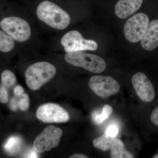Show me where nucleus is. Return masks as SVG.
<instances>
[{
	"label": "nucleus",
	"instance_id": "obj_1",
	"mask_svg": "<svg viewBox=\"0 0 158 158\" xmlns=\"http://www.w3.org/2000/svg\"><path fill=\"white\" fill-rule=\"evenodd\" d=\"M36 12L40 20L57 30H64L70 23L68 13L51 0L41 1L38 4Z\"/></svg>",
	"mask_w": 158,
	"mask_h": 158
},
{
	"label": "nucleus",
	"instance_id": "obj_2",
	"mask_svg": "<svg viewBox=\"0 0 158 158\" xmlns=\"http://www.w3.org/2000/svg\"><path fill=\"white\" fill-rule=\"evenodd\" d=\"M56 73L52 64L46 62H36L30 65L25 73L26 84L31 90H36L51 79Z\"/></svg>",
	"mask_w": 158,
	"mask_h": 158
},
{
	"label": "nucleus",
	"instance_id": "obj_3",
	"mask_svg": "<svg viewBox=\"0 0 158 158\" xmlns=\"http://www.w3.org/2000/svg\"><path fill=\"white\" fill-rule=\"evenodd\" d=\"M65 59L71 65L85 69L93 73H101L106 67V62L101 57L84 51L67 53Z\"/></svg>",
	"mask_w": 158,
	"mask_h": 158
},
{
	"label": "nucleus",
	"instance_id": "obj_4",
	"mask_svg": "<svg viewBox=\"0 0 158 158\" xmlns=\"http://www.w3.org/2000/svg\"><path fill=\"white\" fill-rule=\"evenodd\" d=\"M0 27L3 31L14 40L25 42L31 37V27L25 20L17 16H9L0 22Z\"/></svg>",
	"mask_w": 158,
	"mask_h": 158
},
{
	"label": "nucleus",
	"instance_id": "obj_5",
	"mask_svg": "<svg viewBox=\"0 0 158 158\" xmlns=\"http://www.w3.org/2000/svg\"><path fill=\"white\" fill-rule=\"evenodd\" d=\"M149 19L146 14L137 13L127 20L125 24L123 31L125 37L130 42L141 41L148 27Z\"/></svg>",
	"mask_w": 158,
	"mask_h": 158
},
{
	"label": "nucleus",
	"instance_id": "obj_6",
	"mask_svg": "<svg viewBox=\"0 0 158 158\" xmlns=\"http://www.w3.org/2000/svg\"><path fill=\"white\" fill-rule=\"evenodd\" d=\"M62 135L61 129L54 126L47 127L34 140V150L38 153H42L57 147Z\"/></svg>",
	"mask_w": 158,
	"mask_h": 158
},
{
	"label": "nucleus",
	"instance_id": "obj_7",
	"mask_svg": "<svg viewBox=\"0 0 158 158\" xmlns=\"http://www.w3.org/2000/svg\"><path fill=\"white\" fill-rule=\"evenodd\" d=\"M61 43L67 53L95 51L98 47L96 41L92 40L85 39L81 34L77 31H72L66 33L62 37Z\"/></svg>",
	"mask_w": 158,
	"mask_h": 158
},
{
	"label": "nucleus",
	"instance_id": "obj_8",
	"mask_svg": "<svg viewBox=\"0 0 158 158\" xmlns=\"http://www.w3.org/2000/svg\"><path fill=\"white\" fill-rule=\"evenodd\" d=\"M89 86L95 94L102 98H106L118 93L120 86L112 77L94 76L90 78Z\"/></svg>",
	"mask_w": 158,
	"mask_h": 158
},
{
	"label": "nucleus",
	"instance_id": "obj_9",
	"mask_svg": "<svg viewBox=\"0 0 158 158\" xmlns=\"http://www.w3.org/2000/svg\"><path fill=\"white\" fill-rule=\"evenodd\" d=\"M38 119L45 123H62L69 120V114L64 108L56 104H44L40 106L36 112Z\"/></svg>",
	"mask_w": 158,
	"mask_h": 158
},
{
	"label": "nucleus",
	"instance_id": "obj_10",
	"mask_svg": "<svg viewBox=\"0 0 158 158\" xmlns=\"http://www.w3.org/2000/svg\"><path fill=\"white\" fill-rule=\"evenodd\" d=\"M132 83L136 93L142 101L150 102L155 97V92L152 83L146 75L138 72L132 78Z\"/></svg>",
	"mask_w": 158,
	"mask_h": 158
},
{
	"label": "nucleus",
	"instance_id": "obj_11",
	"mask_svg": "<svg viewBox=\"0 0 158 158\" xmlns=\"http://www.w3.org/2000/svg\"><path fill=\"white\" fill-rule=\"evenodd\" d=\"M143 2V0H118L115 7V14L124 19L138 11Z\"/></svg>",
	"mask_w": 158,
	"mask_h": 158
},
{
	"label": "nucleus",
	"instance_id": "obj_12",
	"mask_svg": "<svg viewBox=\"0 0 158 158\" xmlns=\"http://www.w3.org/2000/svg\"><path fill=\"white\" fill-rule=\"evenodd\" d=\"M141 45L145 50L151 51L158 47V19L151 22L144 37L141 40Z\"/></svg>",
	"mask_w": 158,
	"mask_h": 158
},
{
	"label": "nucleus",
	"instance_id": "obj_13",
	"mask_svg": "<svg viewBox=\"0 0 158 158\" xmlns=\"http://www.w3.org/2000/svg\"><path fill=\"white\" fill-rule=\"evenodd\" d=\"M110 156L112 158H133L134 156L125 148L123 142L117 139L113 142L111 148Z\"/></svg>",
	"mask_w": 158,
	"mask_h": 158
},
{
	"label": "nucleus",
	"instance_id": "obj_14",
	"mask_svg": "<svg viewBox=\"0 0 158 158\" xmlns=\"http://www.w3.org/2000/svg\"><path fill=\"white\" fill-rule=\"evenodd\" d=\"M116 137H112L108 135L106 133L93 141L94 147L103 151L110 149L112 144L116 140Z\"/></svg>",
	"mask_w": 158,
	"mask_h": 158
},
{
	"label": "nucleus",
	"instance_id": "obj_15",
	"mask_svg": "<svg viewBox=\"0 0 158 158\" xmlns=\"http://www.w3.org/2000/svg\"><path fill=\"white\" fill-rule=\"evenodd\" d=\"M113 109L110 105H105L101 113L97 111L92 114V118L94 122L97 125L102 124L103 123L109 118L113 113Z\"/></svg>",
	"mask_w": 158,
	"mask_h": 158
},
{
	"label": "nucleus",
	"instance_id": "obj_16",
	"mask_svg": "<svg viewBox=\"0 0 158 158\" xmlns=\"http://www.w3.org/2000/svg\"><path fill=\"white\" fill-rule=\"evenodd\" d=\"M14 40L4 31L0 30V52H8L14 48Z\"/></svg>",
	"mask_w": 158,
	"mask_h": 158
},
{
	"label": "nucleus",
	"instance_id": "obj_17",
	"mask_svg": "<svg viewBox=\"0 0 158 158\" xmlns=\"http://www.w3.org/2000/svg\"><path fill=\"white\" fill-rule=\"evenodd\" d=\"M16 77L15 74L11 71L5 70L1 75V84L7 88H11L15 85Z\"/></svg>",
	"mask_w": 158,
	"mask_h": 158
},
{
	"label": "nucleus",
	"instance_id": "obj_18",
	"mask_svg": "<svg viewBox=\"0 0 158 158\" xmlns=\"http://www.w3.org/2000/svg\"><path fill=\"white\" fill-rule=\"evenodd\" d=\"M21 96V98L19 102V106L22 111H26L29 109L30 105L29 96L27 94H23Z\"/></svg>",
	"mask_w": 158,
	"mask_h": 158
},
{
	"label": "nucleus",
	"instance_id": "obj_19",
	"mask_svg": "<svg viewBox=\"0 0 158 158\" xmlns=\"http://www.w3.org/2000/svg\"><path fill=\"white\" fill-rule=\"evenodd\" d=\"M8 88L4 85H0V103L2 104H6L9 101V93Z\"/></svg>",
	"mask_w": 158,
	"mask_h": 158
},
{
	"label": "nucleus",
	"instance_id": "obj_20",
	"mask_svg": "<svg viewBox=\"0 0 158 158\" xmlns=\"http://www.w3.org/2000/svg\"><path fill=\"white\" fill-rule=\"evenodd\" d=\"M118 128L116 126L112 125L107 128L105 133L112 137H116L118 134Z\"/></svg>",
	"mask_w": 158,
	"mask_h": 158
},
{
	"label": "nucleus",
	"instance_id": "obj_21",
	"mask_svg": "<svg viewBox=\"0 0 158 158\" xmlns=\"http://www.w3.org/2000/svg\"><path fill=\"white\" fill-rule=\"evenodd\" d=\"M150 119L154 124L158 127V106L153 111L151 115Z\"/></svg>",
	"mask_w": 158,
	"mask_h": 158
},
{
	"label": "nucleus",
	"instance_id": "obj_22",
	"mask_svg": "<svg viewBox=\"0 0 158 158\" xmlns=\"http://www.w3.org/2000/svg\"><path fill=\"white\" fill-rule=\"evenodd\" d=\"M14 92L15 95L17 96H21L24 92L23 88L20 85H17L14 88Z\"/></svg>",
	"mask_w": 158,
	"mask_h": 158
},
{
	"label": "nucleus",
	"instance_id": "obj_23",
	"mask_svg": "<svg viewBox=\"0 0 158 158\" xmlns=\"http://www.w3.org/2000/svg\"><path fill=\"white\" fill-rule=\"evenodd\" d=\"M69 158H88V157L82 154H75L73 155L70 156Z\"/></svg>",
	"mask_w": 158,
	"mask_h": 158
},
{
	"label": "nucleus",
	"instance_id": "obj_24",
	"mask_svg": "<svg viewBox=\"0 0 158 158\" xmlns=\"http://www.w3.org/2000/svg\"><path fill=\"white\" fill-rule=\"evenodd\" d=\"M153 158H158V155H156L155 156H154L153 157Z\"/></svg>",
	"mask_w": 158,
	"mask_h": 158
}]
</instances>
